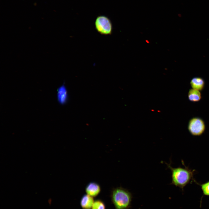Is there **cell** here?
Instances as JSON below:
<instances>
[{
    "label": "cell",
    "mask_w": 209,
    "mask_h": 209,
    "mask_svg": "<svg viewBox=\"0 0 209 209\" xmlns=\"http://www.w3.org/2000/svg\"><path fill=\"white\" fill-rule=\"evenodd\" d=\"M94 201L93 197L86 194L82 197L80 205L82 209H91Z\"/></svg>",
    "instance_id": "obj_6"
},
{
    "label": "cell",
    "mask_w": 209,
    "mask_h": 209,
    "mask_svg": "<svg viewBox=\"0 0 209 209\" xmlns=\"http://www.w3.org/2000/svg\"><path fill=\"white\" fill-rule=\"evenodd\" d=\"M190 134L194 136L201 135L205 132L206 125L204 121L198 117L193 118L189 120L188 127Z\"/></svg>",
    "instance_id": "obj_4"
},
{
    "label": "cell",
    "mask_w": 209,
    "mask_h": 209,
    "mask_svg": "<svg viewBox=\"0 0 209 209\" xmlns=\"http://www.w3.org/2000/svg\"><path fill=\"white\" fill-rule=\"evenodd\" d=\"M85 190L87 194L94 198L97 197L100 193L101 188L98 183L92 182L88 184Z\"/></svg>",
    "instance_id": "obj_5"
},
{
    "label": "cell",
    "mask_w": 209,
    "mask_h": 209,
    "mask_svg": "<svg viewBox=\"0 0 209 209\" xmlns=\"http://www.w3.org/2000/svg\"><path fill=\"white\" fill-rule=\"evenodd\" d=\"M195 182L200 186L203 195L209 196V181L202 184Z\"/></svg>",
    "instance_id": "obj_11"
},
{
    "label": "cell",
    "mask_w": 209,
    "mask_h": 209,
    "mask_svg": "<svg viewBox=\"0 0 209 209\" xmlns=\"http://www.w3.org/2000/svg\"><path fill=\"white\" fill-rule=\"evenodd\" d=\"M184 167H178L173 168L170 164L166 163L172 173L171 184L179 187L182 191L184 188L191 182L195 181L194 178V170H192L185 165Z\"/></svg>",
    "instance_id": "obj_1"
},
{
    "label": "cell",
    "mask_w": 209,
    "mask_h": 209,
    "mask_svg": "<svg viewBox=\"0 0 209 209\" xmlns=\"http://www.w3.org/2000/svg\"><path fill=\"white\" fill-rule=\"evenodd\" d=\"M91 209H106V205L102 200L97 199L94 201Z\"/></svg>",
    "instance_id": "obj_10"
},
{
    "label": "cell",
    "mask_w": 209,
    "mask_h": 209,
    "mask_svg": "<svg viewBox=\"0 0 209 209\" xmlns=\"http://www.w3.org/2000/svg\"><path fill=\"white\" fill-rule=\"evenodd\" d=\"M190 84L192 89L200 91L204 88L205 81L201 77H195L191 80Z\"/></svg>",
    "instance_id": "obj_8"
},
{
    "label": "cell",
    "mask_w": 209,
    "mask_h": 209,
    "mask_svg": "<svg viewBox=\"0 0 209 209\" xmlns=\"http://www.w3.org/2000/svg\"><path fill=\"white\" fill-rule=\"evenodd\" d=\"M95 29L101 35H111L113 31V25L109 18L104 15L98 16L95 21Z\"/></svg>",
    "instance_id": "obj_3"
},
{
    "label": "cell",
    "mask_w": 209,
    "mask_h": 209,
    "mask_svg": "<svg viewBox=\"0 0 209 209\" xmlns=\"http://www.w3.org/2000/svg\"><path fill=\"white\" fill-rule=\"evenodd\" d=\"M115 209H129L132 198L131 193L121 187L113 188L110 195Z\"/></svg>",
    "instance_id": "obj_2"
},
{
    "label": "cell",
    "mask_w": 209,
    "mask_h": 209,
    "mask_svg": "<svg viewBox=\"0 0 209 209\" xmlns=\"http://www.w3.org/2000/svg\"><path fill=\"white\" fill-rule=\"evenodd\" d=\"M57 98L59 102L64 104L67 101L68 98L67 91L64 85L60 86L58 89Z\"/></svg>",
    "instance_id": "obj_7"
},
{
    "label": "cell",
    "mask_w": 209,
    "mask_h": 209,
    "mask_svg": "<svg viewBox=\"0 0 209 209\" xmlns=\"http://www.w3.org/2000/svg\"><path fill=\"white\" fill-rule=\"evenodd\" d=\"M188 96L189 100L194 102L199 101L201 98V95L200 91L193 89L189 90Z\"/></svg>",
    "instance_id": "obj_9"
}]
</instances>
